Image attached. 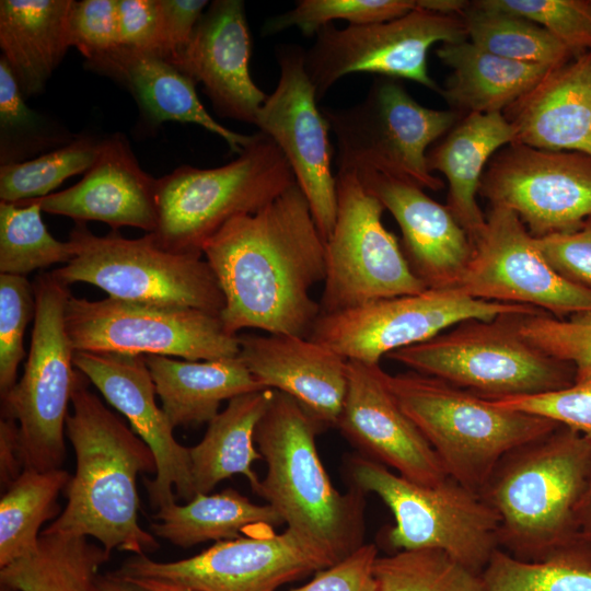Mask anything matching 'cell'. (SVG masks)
I'll list each match as a JSON object with an SVG mask.
<instances>
[{"label":"cell","mask_w":591,"mask_h":591,"mask_svg":"<svg viewBox=\"0 0 591 591\" xmlns=\"http://www.w3.org/2000/svg\"><path fill=\"white\" fill-rule=\"evenodd\" d=\"M66 326L76 351L173 356L194 361L234 358L240 352L239 336L227 332L219 314L189 308L70 296Z\"/></svg>","instance_id":"13"},{"label":"cell","mask_w":591,"mask_h":591,"mask_svg":"<svg viewBox=\"0 0 591 591\" xmlns=\"http://www.w3.org/2000/svg\"><path fill=\"white\" fill-rule=\"evenodd\" d=\"M294 184L280 149L258 131L225 165H182L158 178V225L151 234L167 251L202 254L204 244L228 221L258 211Z\"/></svg>","instance_id":"7"},{"label":"cell","mask_w":591,"mask_h":591,"mask_svg":"<svg viewBox=\"0 0 591 591\" xmlns=\"http://www.w3.org/2000/svg\"><path fill=\"white\" fill-rule=\"evenodd\" d=\"M111 554L88 537L40 534L37 548L0 567V584L18 591H97Z\"/></svg>","instance_id":"34"},{"label":"cell","mask_w":591,"mask_h":591,"mask_svg":"<svg viewBox=\"0 0 591 591\" xmlns=\"http://www.w3.org/2000/svg\"><path fill=\"white\" fill-rule=\"evenodd\" d=\"M416 8V0H301L294 9L269 19L263 33L271 35L297 26L311 36L334 20L367 25L403 16Z\"/></svg>","instance_id":"42"},{"label":"cell","mask_w":591,"mask_h":591,"mask_svg":"<svg viewBox=\"0 0 591 591\" xmlns=\"http://www.w3.org/2000/svg\"><path fill=\"white\" fill-rule=\"evenodd\" d=\"M507 314L544 312L526 305L475 299L459 288H427L419 293L322 314L309 338L346 360L379 363L391 352L424 343L462 322Z\"/></svg>","instance_id":"14"},{"label":"cell","mask_w":591,"mask_h":591,"mask_svg":"<svg viewBox=\"0 0 591 591\" xmlns=\"http://www.w3.org/2000/svg\"><path fill=\"white\" fill-rule=\"evenodd\" d=\"M202 255L224 296L227 332L310 336L321 315L311 290L325 279V241L297 183L258 211L228 221Z\"/></svg>","instance_id":"1"},{"label":"cell","mask_w":591,"mask_h":591,"mask_svg":"<svg viewBox=\"0 0 591 591\" xmlns=\"http://www.w3.org/2000/svg\"><path fill=\"white\" fill-rule=\"evenodd\" d=\"M74 256L50 271L69 286L85 282L109 298L136 303L189 308L221 314L224 296L202 254L160 246L151 233L125 239L117 231L99 236L77 222L70 233Z\"/></svg>","instance_id":"9"},{"label":"cell","mask_w":591,"mask_h":591,"mask_svg":"<svg viewBox=\"0 0 591 591\" xmlns=\"http://www.w3.org/2000/svg\"><path fill=\"white\" fill-rule=\"evenodd\" d=\"M513 139V129L502 113H472L461 117L427 153L429 171L445 176L447 207L473 245L486 228V216L476 199L482 176L497 150Z\"/></svg>","instance_id":"28"},{"label":"cell","mask_w":591,"mask_h":591,"mask_svg":"<svg viewBox=\"0 0 591 591\" xmlns=\"http://www.w3.org/2000/svg\"><path fill=\"white\" fill-rule=\"evenodd\" d=\"M0 591H18V590L10 588L8 586L0 584Z\"/></svg>","instance_id":"57"},{"label":"cell","mask_w":591,"mask_h":591,"mask_svg":"<svg viewBox=\"0 0 591 591\" xmlns=\"http://www.w3.org/2000/svg\"><path fill=\"white\" fill-rule=\"evenodd\" d=\"M590 476L591 441L566 426L506 454L479 493L499 517V547L534 561L578 540Z\"/></svg>","instance_id":"3"},{"label":"cell","mask_w":591,"mask_h":591,"mask_svg":"<svg viewBox=\"0 0 591 591\" xmlns=\"http://www.w3.org/2000/svg\"><path fill=\"white\" fill-rule=\"evenodd\" d=\"M36 312L24 372L3 396L2 413L19 426L24 470L61 468L65 432L76 385L74 348L66 326L68 286L51 273L34 281Z\"/></svg>","instance_id":"11"},{"label":"cell","mask_w":591,"mask_h":591,"mask_svg":"<svg viewBox=\"0 0 591 591\" xmlns=\"http://www.w3.org/2000/svg\"><path fill=\"white\" fill-rule=\"evenodd\" d=\"M379 363L347 360V387L336 428L366 457L424 485L449 477L436 452L401 408Z\"/></svg>","instance_id":"21"},{"label":"cell","mask_w":591,"mask_h":591,"mask_svg":"<svg viewBox=\"0 0 591 591\" xmlns=\"http://www.w3.org/2000/svg\"><path fill=\"white\" fill-rule=\"evenodd\" d=\"M542 26L575 56L591 51V0H478Z\"/></svg>","instance_id":"44"},{"label":"cell","mask_w":591,"mask_h":591,"mask_svg":"<svg viewBox=\"0 0 591 591\" xmlns=\"http://www.w3.org/2000/svg\"><path fill=\"white\" fill-rule=\"evenodd\" d=\"M373 543H364L352 554L320 570L305 584L288 591H376L373 573L378 558Z\"/></svg>","instance_id":"49"},{"label":"cell","mask_w":591,"mask_h":591,"mask_svg":"<svg viewBox=\"0 0 591 591\" xmlns=\"http://www.w3.org/2000/svg\"><path fill=\"white\" fill-rule=\"evenodd\" d=\"M251 51L244 2L217 0L186 46L165 59L202 84L219 116L255 125L267 95L251 77Z\"/></svg>","instance_id":"22"},{"label":"cell","mask_w":591,"mask_h":591,"mask_svg":"<svg viewBox=\"0 0 591 591\" xmlns=\"http://www.w3.org/2000/svg\"><path fill=\"white\" fill-rule=\"evenodd\" d=\"M206 0H158V55L170 58L189 42L197 26Z\"/></svg>","instance_id":"50"},{"label":"cell","mask_w":591,"mask_h":591,"mask_svg":"<svg viewBox=\"0 0 591 591\" xmlns=\"http://www.w3.org/2000/svg\"><path fill=\"white\" fill-rule=\"evenodd\" d=\"M467 38L494 55L548 68L560 66L575 55L534 22L471 1L461 15Z\"/></svg>","instance_id":"37"},{"label":"cell","mask_w":591,"mask_h":591,"mask_svg":"<svg viewBox=\"0 0 591 591\" xmlns=\"http://www.w3.org/2000/svg\"><path fill=\"white\" fill-rule=\"evenodd\" d=\"M274 395L271 389L239 395L208 422L201 441L189 448L195 496L209 494L236 474L244 475L257 493L260 480L252 465L263 457L255 448V430Z\"/></svg>","instance_id":"32"},{"label":"cell","mask_w":591,"mask_h":591,"mask_svg":"<svg viewBox=\"0 0 591 591\" xmlns=\"http://www.w3.org/2000/svg\"><path fill=\"white\" fill-rule=\"evenodd\" d=\"M436 55L451 69L439 94L463 116L502 113L551 69L494 55L467 39L441 44Z\"/></svg>","instance_id":"31"},{"label":"cell","mask_w":591,"mask_h":591,"mask_svg":"<svg viewBox=\"0 0 591 591\" xmlns=\"http://www.w3.org/2000/svg\"><path fill=\"white\" fill-rule=\"evenodd\" d=\"M521 315L468 320L386 358L485 399L537 395L575 382V369L528 341Z\"/></svg>","instance_id":"6"},{"label":"cell","mask_w":591,"mask_h":591,"mask_svg":"<svg viewBox=\"0 0 591 591\" xmlns=\"http://www.w3.org/2000/svg\"><path fill=\"white\" fill-rule=\"evenodd\" d=\"M151 524L154 535L179 547L207 541H225L285 524L268 505L252 502L233 488L217 494H197L186 505L176 502L158 510Z\"/></svg>","instance_id":"33"},{"label":"cell","mask_w":591,"mask_h":591,"mask_svg":"<svg viewBox=\"0 0 591 591\" xmlns=\"http://www.w3.org/2000/svg\"><path fill=\"white\" fill-rule=\"evenodd\" d=\"M478 195L536 239L573 231L591 217V157L509 143L489 160Z\"/></svg>","instance_id":"17"},{"label":"cell","mask_w":591,"mask_h":591,"mask_svg":"<svg viewBox=\"0 0 591 591\" xmlns=\"http://www.w3.org/2000/svg\"><path fill=\"white\" fill-rule=\"evenodd\" d=\"M40 207L32 201L0 202V273L26 276L55 264H68L73 244L56 240L42 219Z\"/></svg>","instance_id":"38"},{"label":"cell","mask_w":591,"mask_h":591,"mask_svg":"<svg viewBox=\"0 0 591 591\" xmlns=\"http://www.w3.org/2000/svg\"><path fill=\"white\" fill-rule=\"evenodd\" d=\"M23 471L19 426L15 420L2 417L0 421L1 488H9Z\"/></svg>","instance_id":"52"},{"label":"cell","mask_w":591,"mask_h":591,"mask_svg":"<svg viewBox=\"0 0 591 591\" xmlns=\"http://www.w3.org/2000/svg\"><path fill=\"white\" fill-rule=\"evenodd\" d=\"M373 573L376 591H486L482 573L436 549L378 556Z\"/></svg>","instance_id":"40"},{"label":"cell","mask_w":591,"mask_h":591,"mask_svg":"<svg viewBox=\"0 0 591 591\" xmlns=\"http://www.w3.org/2000/svg\"><path fill=\"white\" fill-rule=\"evenodd\" d=\"M466 39L462 16L416 8L380 23L345 28L328 24L316 33L314 44L305 51L304 63L317 100L340 78L355 72L413 80L439 93L441 88L428 72L430 47L439 42Z\"/></svg>","instance_id":"15"},{"label":"cell","mask_w":591,"mask_h":591,"mask_svg":"<svg viewBox=\"0 0 591 591\" xmlns=\"http://www.w3.org/2000/svg\"><path fill=\"white\" fill-rule=\"evenodd\" d=\"M128 580L134 581L135 583L148 589L149 591H195L189 588H185L172 582L158 579L135 578Z\"/></svg>","instance_id":"56"},{"label":"cell","mask_w":591,"mask_h":591,"mask_svg":"<svg viewBox=\"0 0 591 591\" xmlns=\"http://www.w3.org/2000/svg\"><path fill=\"white\" fill-rule=\"evenodd\" d=\"M86 65L126 85L151 126L193 123L222 138L240 154L255 138L225 128L200 103L196 82L164 57L119 46Z\"/></svg>","instance_id":"27"},{"label":"cell","mask_w":591,"mask_h":591,"mask_svg":"<svg viewBox=\"0 0 591 591\" xmlns=\"http://www.w3.org/2000/svg\"><path fill=\"white\" fill-rule=\"evenodd\" d=\"M336 563L321 546L287 528L281 533L268 529L219 541L175 561L134 555L114 573L163 580L195 591H276Z\"/></svg>","instance_id":"16"},{"label":"cell","mask_w":591,"mask_h":591,"mask_svg":"<svg viewBox=\"0 0 591 591\" xmlns=\"http://www.w3.org/2000/svg\"><path fill=\"white\" fill-rule=\"evenodd\" d=\"M502 114L512 143L591 157V51L551 68Z\"/></svg>","instance_id":"26"},{"label":"cell","mask_w":591,"mask_h":591,"mask_svg":"<svg viewBox=\"0 0 591 591\" xmlns=\"http://www.w3.org/2000/svg\"><path fill=\"white\" fill-rule=\"evenodd\" d=\"M472 298L526 305L557 318L591 312V289L559 275L541 253L520 218L491 207L457 286Z\"/></svg>","instance_id":"18"},{"label":"cell","mask_w":591,"mask_h":591,"mask_svg":"<svg viewBox=\"0 0 591 591\" xmlns=\"http://www.w3.org/2000/svg\"><path fill=\"white\" fill-rule=\"evenodd\" d=\"M337 147L338 172L373 171L440 190L428 169V148L463 115L420 105L397 79L378 77L362 102L321 108Z\"/></svg>","instance_id":"10"},{"label":"cell","mask_w":591,"mask_h":591,"mask_svg":"<svg viewBox=\"0 0 591 591\" xmlns=\"http://www.w3.org/2000/svg\"><path fill=\"white\" fill-rule=\"evenodd\" d=\"M323 429L296 399L275 391L255 430L267 466L256 494L288 529L340 561L364 544L366 493L334 487L316 449Z\"/></svg>","instance_id":"4"},{"label":"cell","mask_w":591,"mask_h":591,"mask_svg":"<svg viewBox=\"0 0 591 591\" xmlns=\"http://www.w3.org/2000/svg\"><path fill=\"white\" fill-rule=\"evenodd\" d=\"M89 382L77 369L73 412L66 419L76 472L65 489V509L40 534L91 536L109 554L118 549L147 555L159 544L138 521L137 477L157 474L155 457L147 443L88 389Z\"/></svg>","instance_id":"2"},{"label":"cell","mask_w":591,"mask_h":591,"mask_svg":"<svg viewBox=\"0 0 591 591\" xmlns=\"http://www.w3.org/2000/svg\"><path fill=\"white\" fill-rule=\"evenodd\" d=\"M387 382L447 475L478 494L506 454L560 426L415 371L387 374Z\"/></svg>","instance_id":"5"},{"label":"cell","mask_w":591,"mask_h":591,"mask_svg":"<svg viewBox=\"0 0 591 591\" xmlns=\"http://www.w3.org/2000/svg\"><path fill=\"white\" fill-rule=\"evenodd\" d=\"M157 179L139 165L127 138H103L99 154L73 186L30 199L51 215L77 222L102 221L112 230L134 227L154 232L158 225Z\"/></svg>","instance_id":"24"},{"label":"cell","mask_w":591,"mask_h":591,"mask_svg":"<svg viewBox=\"0 0 591 591\" xmlns=\"http://www.w3.org/2000/svg\"><path fill=\"white\" fill-rule=\"evenodd\" d=\"M102 139L80 135L69 143L23 162L0 166V200L20 202L53 194L65 179L85 173L94 163Z\"/></svg>","instance_id":"41"},{"label":"cell","mask_w":591,"mask_h":591,"mask_svg":"<svg viewBox=\"0 0 591 591\" xmlns=\"http://www.w3.org/2000/svg\"><path fill=\"white\" fill-rule=\"evenodd\" d=\"M578 538L591 547V476L578 510Z\"/></svg>","instance_id":"54"},{"label":"cell","mask_w":591,"mask_h":591,"mask_svg":"<svg viewBox=\"0 0 591 591\" xmlns=\"http://www.w3.org/2000/svg\"><path fill=\"white\" fill-rule=\"evenodd\" d=\"M239 358L264 389L296 399L324 429L336 427L347 387V360L294 335L239 336Z\"/></svg>","instance_id":"25"},{"label":"cell","mask_w":591,"mask_h":591,"mask_svg":"<svg viewBox=\"0 0 591 591\" xmlns=\"http://www.w3.org/2000/svg\"><path fill=\"white\" fill-rule=\"evenodd\" d=\"M522 336L548 356L575 369V382L591 376V312L557 318L548 314L521 315Z\"/></svg>","instance_id":"43"},{"label":"cell","mask_w":591,"mask_h":591,"mask_svg":"<svg viewBox=\"0 0 591 591\" xmlns=\"http://www.w3.org/2000/svg\"><path fill=\"white\" fill-rule=\"evenodd\" d=\"M535 240L547 263L559 275L591 289V217L573 231Z\"/></svg>","instance_id":"48"},{"label":"cell","mask_w":591,"mask_h":591,"mask_svg":"<svg viewBox=\"0 0 591 591\" xmlns=\"http://www.w3.org/2000/svg\"><path fill=\"white\" fill-rule=\"evenodd\" d=\"M73 0H1L0 48L24 97L44 91L72 46Z\"/></svg>","instance_id":"29"},{"label":"cell","mask_w":591,"mask_h":591,"mask_svg":"<svg viewBox=\"0 0 591 591\" xmlns=\"http://www.w3.org/2000/svg\"><path fill=\"white\" fill-rule=\"evenodd\" d=\"M354 487L375 494L394 525L385 541L394 552L436 549L482 573L499 547V517L483 497L451 477L436 485L409 480L361 454L348 461Z\"/></svg>","instance_id":"8"},{"label":"cell","mask_w":591,"mask_h":591,"mask_svg":"<svg viewBox=\"0 0 591 591\" xmlns=\"http://www.w3.org/2000/svg\"><path fill=\"white\" fill-rule=\"evenodd\" d=\"M72 46L95 60L119 47L117 0L73 1L69 14Z\"/></svg>","instance_id":"47"},{"label":"cell","mask_w":591,"mask_h":591,"mask_svg":"<svg viewBox=\"0 0 591 591\" xmlns=\"http://www.w3.org/2000/svg\"><path fill=\"white\" fill-rule=\"evenodd\" d=\"M471 1L465 0H416L419 9L445 15H462Z\"/></svg>","instance_id":"53"},{"label":"cell","mask_w":591,"mask_h":591,"mask_svg":"<svg viewBox=\"0 0 591 591\" xmlns=\"http://www.w3.org/2000/svg\"><path fill=\"white\" fill-rule=\"evenodd\" d=\"M356 174L396 220L402 250L414 274L429 289L457 288L474 245L447 205L412 182L373 171Z\"/></svg>","instance_id":"23"},{"label":"cell","mask_w":591,"mask_h":591,"mask_svg":"<svg viewBox=\"0 0 591 591\" xmlns=\"http://www.w3.org/2000/svg\"><path fill=\"white\" fill-rule=\"evenodd\" d=\"M73 363L151 449L158 468L153 479L144 478L151 506L161 509L176 498L192 500L195 490L189 448L176 441L173 426L155 402L144 355L76 351Z\"/></svg>","instance_id":"20"},{"label":"cell","mask_w":591,"mask_h":591,"mask_svg":"<svg viewBox=\"0 0 591 591\" xmlns=\"http://www.w3.org/2000/svg\"><path fill=\"white\" fill-rule=\"evenodd\" d=\"M569 427L591 441V376L563 390L491 401Z\"/></svg>","instance_id":"46"},{"label":"cell","mask_w":591,"mask_h":591,"mask_svg":"<svg viewBox=\"0 0 591 591\" xmlns=\"http://www.w3.org/2000/svg\"><path fill=\"white\" fill-rule=\"evenodd\" d=\"M336 181L337 211L325 241L321 315L426 290L396 236L384 227L382 204L355 172H338Z\"/></svg>","instance_id":"12"},{"label":"cell","mask_w":591,"mask_h":591,"mask_svg":"<svg viewBox=\"0 0 591 591\" xmlns=\"http://www.w3.org/2000/svg\"><path fill=\"white\" fill-rule=\"evenodd\" d=\"M34 285L26 276L0 274V393L3 397L16 383L25 357L24 332L35 317Z\"/></svg>","instance_id":"45"},{"label":"cell","mask_w":591,"mask_h":591,"mask_svg":"<svg viewBox=\"0 0 591 591\" xmlns=\"http://www.w3.org/2000/svg\"><path fill=\"white\" fill-rule=\"evenodd\" d=\"M97 591H149L148 589L121 578L114 572L101 576Z\"/></svg>","instance_id":"55"},{"label":"cell","mask_w":591,"mask_h":591,"mask_svg":"<svg viewBox=\"0 0 591 591\" xmlns=\"http://www.w3.org/2000/svg\"><path fill=\"white\" fill-rule=\"evenodd\" d=\"M304 55L297 45L278 47L280 77L259 108L255 126L285 155L326 241L336 219L337 181L332 171L329 126L317 107L316 90L308 76Z\"/></svg>","instance_id":"19"},{"label":"cell","mask_w":591,"mask_h":591,"mask_svg":"<svg viewBox=\"0 0 591 591\" xmlns=\"http://www.w3.org/2000/svg\"><path fill=\"white\" fill-rule=\"evenodd\" d=\"M71 475L62 470H24L0 499V567L33 553L39 529L59 511L57 498Z\"/></svg>","instance_id":"35"},{"label":"cell","mask_w":591,"mask_h":591,"mask_svg":"<svg viewBox=\"0 0 591 591\" xmlns=\"http://www.w3.org/2000/svg\"><path fill=\"white\" fill-rule=\"evenodd\" d=\"M482 577L486 591H591V547L578 538L534 561L498 548Z\"/></svg>","instance_id":"36"},{"label":"cell","mask_w":591,"mask_h":591,"mask_svg":"<svg viewBox=\"0 0 591 591\" xmlns=\"http://www.w3.org/2000/svg\"><path fill=\"white\" fill-rule=\"evenodd\" d=\"M144 357L173 428L208 424L219 414L222 401L264 389L239 356L197 361Z\"/></svg>","instance_id":"30"},{"label":"cell","mask_w":591,"mask_h":591,"mask_svg":"<svg viewBox=\"0 0 591 591\" xmlns=\"http://www.w3.org/2000/svg\"><path fill=\"white\" fill-rule=\"evenodd\" d=\"M76 138L56 120L30 108L5 60L0 58V162L34 159ZM38 157V155H37Z\"/></svg>","instance_id":"39"},{"label":"cell","mask_w":591,"mask_h":591,"mask_svg":"<svg viewBox=\"0 0 591 591\" xmlns=\"http://www.w3.org/2000/svg\"><path fill=\"white\" fill-rule=\"evenodd\" d=\"M117 20L120 46L157 53L158 0H117Z\"/></svg>","instance_id":"51"}]
</instances>
